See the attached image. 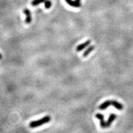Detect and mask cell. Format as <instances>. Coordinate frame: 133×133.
<instances>
[{"label":"cell","instance_id":"7c38bea8","mask_svg":"<svg viewBox=\"0 0 133 133\" xmlns=\"http://www.w3.org/2000/svg\"><path fill=\"white\" fill-rule=\"evenodd\" d=\"M1 58H2V55H1V54H0V60L1 59Z\"/></svg>","mask_w":133,"mask_h":133},{"label":"cell","instance_id":"9c48e42d","mask_svg":"<svg viewBox=\"0 0 133 133\" xmlns=\"http://www.w3.org/2000/svg\"><path fill=\"white\" fill-rule=\"evenodd\" d=\"M95 48V46H89V47L86 50L85 52H84L83 54V57H87L88 55H89V54H90L91 52L93 51L94 49Z\"/></svg>","mask_w":133,"mask_h":133},{"label":"cell","instance_id":"3957f363","mask_svg":"<svg viewBox=\"0 0 133 133\" xmlns=\"http://www.w3.org/2000/svg\"><path fill=\"white\" fill-rule=\"evenodd\" d=\"M96 117L98 120H100V124L101 128H107V127H106V122L104 120V116H103L102 114H101V113H97V114L96 115Z\"/></svg>","mask_w":133,"mask_h":133},{"label":"cell","instance_id":"6da1fadb","mask_svg":"<svg viewBox=\"0 0 133 133\" xmlns=\"http://www.w3.org/2000/svg\"><path fill=\"white\" fill-rule=\"evenodd\" d=\"M50 121H51V117L49 116H46V117H43V118L40 119V120L33 121L32 122H30V124H29V126L31 128H36V127L41 126L43 125V124L49 122Z\"/></svg>","mask_w":133,"mask_h":133},{"label":"cell","instance_id":"7a4b0ae2","mask_svg":"<svg viewBox=\"0 0 133 133\" xmlns=\"http://www.w3.org/2000/svg\"><path fill=\"white\" fill-rule=\"evenodd\" d=\"M66 3L70 6L73 8H80L81 7V0H65Z\"/></svg>","mask_w":133,"mask_h":133},{"label":"cell","instance_id":"8992f818","mask_svg":"<svg viewBox=\"0 0 133 133\" xmlns=\"http://www.w3.org/2000/svg\"><path fill=\"white\" fill-rule=\"evenodd\" d=\"M116 118H117V115H116L115 114H114V113L110 114V117H109V119H108L107 122H106V127H107V128L110 127V126H111L112 123L113 121L115 120Z\"/></svg>","mask_w":133,"mask_h":133},{"label":"cell","instance_id":"277c9868","mask_svg":"<svg viewBox=\"0 0 133 133\" xmlns=\"http://www.w3.org/2000/svg\"><path fill=\"white\" fill-rule=\"evenodd\" d=\"M23 13L26 15L25 22L26 23H30L32 22V15H31V12L29 9H23Z\"/></svg>","mask_w":133,"mask_h":133},{"label":"cell","instance_id":"8fae6325","mask_svg":"<svg viewBox=\"0 0 133 133\" xmlns=\"http://www.w3.org/2000/svg\"><path fill=\"white\" fill-rule=\"evenodd\" d=\"M51 5L52 3L50 0H46L44 1V7H45L46 9H49L51 7Z\"/></svg>","mask_w":133,"mask_h":133},{"label":"cell","instance_id":"5b68a950","mask_svg":"<svg viewBox=\"0 0 133 133\" xmlns=\"http://www.w3.org/2000/svg\"><path fill=\"white\" fill-rule=\"evenodd\" d=\"M90 44H91V41L90 40H88V41L85 42V43L79 44V45H78V46H77L76 51L77 52H80V51H83L84 49L86 48V47H87V46H89Z\"/></svg>","mask_w":133,"mask_h":133},{"label":"cell","instance_id":"30bf717a","mask_svg":"<svg viewBox=\"0 0 133 133\" xmlns=\"http://www.w3.org/2000/svg\"><path fill=\"white\" fill-rule=\"evenodd\" d=\"M45 1L46 0H33L31 4L33 6H36L39 5L42 3H44Z\"/></svg>","mask_w":133,"mask_h":133},{"label":"cell","instance_id":"ba28073f","mask_svg":"<svg viewBox=\"0 0 133 133\" xmlns=\"http://www.w3.org/2000/svg\"><path fill=\"white\" fill-rule=\"evenodd\" d=\"M112 105L118 110H122L123 109V105L120 102H118L116 101V100H112Z\"/></svg>","mask_w":133,"mask_h":133},{"label":"cell","instance_id":"52a82bcc","mask_svg":"<svg viewBox=\"0 0 133 133\" xmlns=\"http://www.w3.org/2000/svg\"><path fill=\"white\" fill-rule=\"evenodd\" d=\"M110 105H112L111 100H107V101L101 103V104L99 106V109H100V110H105L107 107H109Z\"/></svg>","mask_w":133,"mask_h":133}]
</instances>
